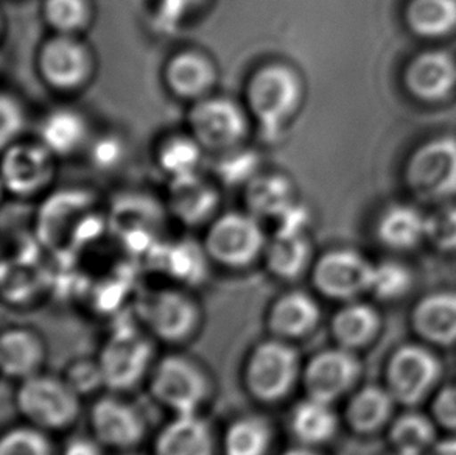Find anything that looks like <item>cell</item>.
I'll use <instances>...</instances> for the list:
<instances>
[{
	"label": "cell",
	"instance_id": "6da1fadb",
	"mask_svg": "<svg viewBox=\"0 0 456 455\" xmlns=\"http://www.w3.org/2000/svg\"><path fill=\"white\" fill-rule=\"evenodd\" d=\"M305 81L291 62L270 60L249 74L243 102L254 125L266 136L282 135L299 116L305 102Z\"/></svg>",
	"mask_w": 456,
	"mask_h": 455
},
{
	"label": "cell",
	"instance_id": "7a4b0ae2",
	"mask_svg": "<svg viewBox=\"0 0 456 455\" xmlns=\"http://www.w3.org/2000/svg\"><path fill=\"white\" fill-rule=\"evenodd\" d=\"M185 122L204 152L214 156L245 147L256 127L243 100L218 93L191 103Z\"/></svg>",
	"mask_w": 456,
	"mask_h": 455
},
{
	"label": "cell",
	"instance_id": "3957f363",
	"mask_svg": "<svg viewBox=\"0 0 456 455\" xmlns=\"http://www.w3.org/2000/svg\"><path fill=\"white\" fill-rule=\"evenodd\" d=\"M268 239L262 220L249 211H226L208 225L203 248L216 264L239 270L264 259Z\"/></svg>",
	"mask_w": 456,
	"mask_h": 455
},
{
	"label": "cell",
	"instance_id": "277c9868",
	"mask_svg": "<svg viewBox=\"0 0 456 455\" xmlns=\"http://www.w3.org/2000/svg\"><path fill=\"white\" fill-rule=\"evenodd\" d=\"M245 387L266 404L284 400L303 377V365L297 348L287 340L273 337L260 342L245 365Z\"/></svg>",
	"mask_w": 456,
	"mask_h": 455
},
{
	"label": "cell",
	"instance_id": "5b68a950",
	"mask_svg": "<svg viewBox=\"0 0 456 455\" xmlns=\"http://www.w3.org/2000/svg\"><path fill=\"white\" fill-rule=\"evenodd\" d=\"M37 75L56 93H77L93 81L97 58L83 37L50 33L37 54Z\"/></svg>",
	"mask_w": 456,
	"mask_h": 455
},
{
	"label": "cell",
	"instance_id": "8992f818",
	"mask_svg": "<svg viewBox=\"0 0 456 455\" xmlns=\"http://www.w3.org/2000/svg\"><path fill=\"white\" fill-rule=\"evenodd\" d=\"M16 406L31 426L41 431H61L80 415V394L66 379L55 376H30L20 381Z\"/></svg>",
	"mask_w": 456,
	"mask_h": 455
},
{
	"label": "cell",
	"instance_id": "52a82bcc",
	"mask_svg": "<svg viewBox=\"0 0 456 455\" xmlns=\"http://www.w3.org/2000/svg\"><path fill=\"white\" fill-rule=\"evenodd\" d=\"M154 400L175 415L200 412L212 392L209 376L191 357L172 354L159 360L150 376Z\"/></svg>",
	"mask_w": 456,
	"mask_h": 455
},
{
	"label": "cell",
	"instance_id": "ba28073f",
	"mask_svg": "<svg viewBox=\"0 0 456 455\" xmlns=\"http://www.w3.org/2000/svg\"><path fill=\"white\" fill-rule=\"evenodd\" d=\"M443 367L438 357L424 344H402L387 363V387L397 404L418 406L438 385Z\"/></svg>",
	"mask_w": 456,
	"mask_h": 455
},
{
	"label": "cell",
	"instance_id": "9c48e42d",
	"mask_svg": "<svg viewBox=\"0 0 456 455\" xmlns=\"http://www.w3.org/2000/svg\"><path fill=\"white\" fill-rule=\"evenodd\" d=\"M376 264L351 248H335L314 259L312 281L321 295L354 302L370 294Z\"/></svg>",
	"mask_w": 456,
	"mask_h": 455
},
{
	"label": "cell",
	"instance_id": "30bf717a",
	"mask_svg": "<svg viewBox=\"0 0 456 455\" xmlns=\"http://www.w3.org/2000/svg\"><path fill=\"white\" fill-rule=\"evenodd\" d=\"M410 189L424 200L456 194V137L441 136L414 152L407 166Z\"/></svg>",
	"mask_w": 456,
	"mask_h": 455
},
{
	"label": "cell",
	"instance_id": "8fae6325",
	"mask_svg": "<svg viewBox=\"0 0 456 455\" xmlns=\"http://www.w3.org/2000/svg\"><path fill=\"white\" fill-rule=\"evenodd\" d=\"M55 154L41 142H14L4 148V187L12 197H37L43 194L55 178Z\"/></svg>",
	"mask_w": 456,
	"mask_h": 455
},
{
	"label": "cell",
	"instance_id": "7c38bea8",
	"mask_svg": "<svg viewBox=\"0 0 456 455\" xmlns=\"http://www.w3.org/2000/svg\"><path fill=\"white\" fill-rule=\"evenodd\" d=\"M360 375L362 363L355 351L337 344L310 357L301 381L307 396L333 404L355 387Z\"/></svg>",
	"mask_w": 456,
	"mask_h": 455
},
{
	"label": "cell",
	"instance_id": "4fadbf2b",
	"mask_svg": "<svg viewBox=\"0 0 456 455\" xmlns=\"http://www.w3.org/2000/svg\"><path fill=\"white\" fill-rule=\"evenodd\" d=\"M153 360V346L139 334H118L100 352L99 367L103 385L114 392L136 387L147 376Z\"/></svg>",
	"mask_w": 456,
	"mask_h": 455
},
{
	"label": "cell",
	"instance_id": "5bb4252c",
	"mask_svg": "<svg viewBox=\"0 0 456 455\" xmlns=\"http://www.w3.org/2000/svg\"><path fill=\"white\" fill-rule=\"evenodd\" d=\"M220 70L204 50L184 47L173 52L162 68V81L175 99L195 103L216 93Z\"/></svg>",
	"mask_w": 456,
	"mask_h": 455
},
{
	"label": "cell",
	"instance_id": "9a60e30c",
	"mask_svg": "<svg viewBox=\"0 0 456 455\" xmlns=\"http://www.w3.org/2000/svg\"><path fill=\"white\" fill-rule=\"evenodd\" d=\"M141 315L154 337L167 343L191 339L200 327L197 302L179 290H160L141 302Z\"/></svg>",
	"mask_w": 456,
	"mask_h": 455
},
{
	"label": "cell",
	"instance_id": "2e32d148",
	"mask_svg": "<svg viewBox=\"0 0 456 455\" xmlns=\"http://www.w3.org/2000/svg\"><path fill=\"white\" fill-rule=\"evenodd\" d=\"M94 437L106 448L128 451L142 442L147 421L142 412L118 396L100 398L91 409Z\"/></svg>",
	"mask_w": 456,
	"mask_h": 455
},
{
	"label": "cell",
	"instance_id": "e0dca14e",
	"mask_svg": "<svg viewBox=\"0 0 456 455\" xmlns=\"http://www.w3.org/2000/svg\"><path fill=\"white\" fill-rule=\"evenodd\" d=\"M167 202L173 216L187 227L209 225L220 214V191L201 172L172 179Z\"/></svg>",
	"mask_w": 456,
	"mask_h": 455
},
{
	"label": "cell",
	"instance_id": "ac0fdd59",
	"mask_svg": "<svg viewBox=\"0 0 456 455\" xmlns=\"http://www.w3.org/2000/svg\"><path fill=\"white\" fill-rule=\"evenodd\" d=\"M262 261L273 277L297 281L314 267V245L304 227H279L268 239Z\"/></svg>",
	"mask_w": 456,
	"mask_h": 455
},
{
	"label": "cell",
	"instance_id": "d6986e66",
	"mask_svg": "<svg viewBox=\"0 0 456 455\" xmlns=\"http://www.w3.org/2000/svg\"><path fill=\"white\" fill-rule=\"evenodd\" d=\"M37 141L60 160L87 150L93 133L86 116L80 110L58 106L37 123Z\"/></svg>",
	"mask_w": 456,
	"mask_h": 455
},
{
	"label": "cell",
	"instance_id": "ffe728a7",
	"mask_svg": "<svg viewBox=\"0 0 456 455\" xmlns=\"http://www.w3.org/2000/svg\"><path fill=\"white\" fill-rule=\"evenodd\" d=\"M414 333L427 343L451 346L456 343V292L441 290L422 296L411 312Z\"/></svg>",
	"mask_w": 456,
	"mask_h": 455
},
{
	"label": "cell",
	"instance_id": "44dd1931",
	"mask_svg": "<svg viewBox=\"0 0 456 455\" xmlns=\"http://www.w3.org/2000/svg\"><path fill=\"white\" fill-rule=\"evenodd\" d=\"M321 309L314 296L291 290L279 296L268 310V329L278 339H304L320 325Z\"/></svg>",
	"mask_w": 456,
	"mask_h": 455
},
{
	"label": "cell",
	"instance_id": "7402d4cb",
	"mask_svg": "<svg viewBox=\"0 0 456 455\" xmlns=\"http://www.w3.org/2000/svg\"><path fill=\"white\" fill-rule=\"evenodd\" d=\"M297 186L282 172H259L245 186L247 211L257 219L289 216L297 206Z\"/></svg>",
	"mask_w": 456,
	"mask_h": 455
},
{
	"label": "cell",
	"instance_id": "603a6c76",
	"mask_svg": "<svg viewBox=\"0 0 456 455\" xmlns=\"http://www.w3.org/2000/svg\"><path fill=\"white\" fill-rule=\"evenodd\" d=\"M216 437L200 413L175 415L158 434L153 455H214Z\"/></svg>",
	"mask_w": 456,
	"mask_h": 455
},
{
	"label": "cell",
	"instance_id": "cb8c5ba5",
	"mask_svg": "<svg viewBox=\"0 0 456 455\" xmlns=\"http://www.w3.org/2000/svg\"><path fill=\"white\" fill-rule=\"evenodd\" d=\"M407 87L422 100L444 99L456 85V62L444 50H430L414 58L405 75Z\"/></svg>",
	"mask_w": 456,
	"mask_h": 455
},
{
	"label": "cell",
	"instance_id": "d4e9b609",
	"mask_svg": "<svg viewBox=\"0 0 456 455\" xmlns=\"http://www.w3.org/2000/svg\"><path fill=\"white\" fill-rule=\"evenodd\" d=\"M395 404L397 401L387 385H364L347 402L346 423L358 435L376 434L393 421Z\"/></svg>",
	"mask_w": 456,
	"mask_h": 455
},
{
	"label": "cell",
	"instance_id": "484cf974",
	"mask_svg": "<svg viewBox=\"0 0 456 455\" xmlns=\"http://www.w3.org/2000/svg\"><path fill=\"white\" fill-rule=\"evenodd\" d=\"M45 359L43 340L30 329L12 327L2 334L0 367L4 375L24 381L39 373Z\"/></svg>",
	"mask_w": 456,
	"mask_h": 455
},
{
	"label": "cell",
	"instance_id": "4316f807",
	"mask_svg": "<svg viewBox=\"0 0 456 455\" xmlns=\"http://www.w3.org/2000/svg\"><path fill=\"white\" fill-rule=\"evenodd\" d=\"M382 327V318L368 302H346L330 321L332 337L338 346L346 350H362L376 339Z\"/></svg>",
	"mask_w": 456,
	"mask_h": 455
},
{
	"label": "cell",
	"instance_id": "83f0119b",
	"mask_svg": "<svg viewBox=\"0 0 456 455\" xmlns=\"http://www.w3.org/2000/svg\"><path fill=\"white\" fill-rule=\"evenodd\" d=\"M290 427L299 444L318 448L337 435L338 415L333 404L307 396L291 410Z\"/></svg>",
	"mask_w": 456,
	"mask_h": 455
},
{
	"label": "cell",
	"instance_id": "f1b7e54d",
	"mask_svg": "<svg viewBox=\"0 0 456 455\" xmlns=\"http://www.w3.org/2000/svg\"><path fill=\"white\" fill-rule=\"evenodd\" d=\"M377 237L393 250H411L427 239V217L413 206H391L379 220Z\"/></svg>",
	"mask_w": 456,
	"mask_h": 455
},
{
	"label": "cell",
	"instance_id": "f546056e",
	"mask_svg": "<svg viewBox=\"0 0 456 455\" xmlns=\"http://www.w3.org/2000/svg\"><path fill=\"white\" fill-rule=\"evenodd\" d=\"M206 156L208 153L204 148L187 129L183 133L167 136L156 150L158 166L160 172L167 175L168 181L201 172Z\"/></svg>",
	"mask_w": 456,
	"mask_h": 455
},
{
	"label": "cell",
	"instance_id": "4dcf8cb0",
	"mask_svg": "<svg viewBox=\"0 0 456 455\" xmlns=\"http://www.w3.org/2000/svg\"><path fill=\"white\" fill-rule=\"evenodd\" d=\"M274 432L268 419L259 415H247L235 419L224 434V455H268Z\"/></svg>",
	"mask_w": 456,
	"mask_h": 455
},
{
	"label": "cell",
	"instance_id": "1f68e13d",
	"mask_svg": "<svg viewBox=\"0 0 456 455\" xmlns=\"http://www.w3.org/2000/svg\"><path fill=\"white\" fill-rule=\"evenodd\" d=\"M436 421L416 410H407L389 423V443L399 452L428 454L436 437Z\"/></svg>",
	"mask_w": 456,
	"mask_h": 455
},
{
	"label": "cell",
	"instance_id": "d6a6232c",
	"mask_svg": "<svg viewBox=\"0 0 456 455\" xmlns=\"http://www.w3.org/2000/svg\"><path fill=\"white\" fill-rule=\"evenodd\" d=\"M41 16L52 33L83 37L93 25V0H43Z\"/></svg>",
	"mask_w": 456,
	"mask_h": 455
},
{
	"label": "cell",
	"instance_id": "836d02e7",
	"mask_svg": "<svg viewBox=\"0 0 456 455\" xmlns=\"http://www.w3.org/2000/svg\"><path fill=\"white\" fill-rule=\"evenodd\" d=\"M410 29L419 37H443L456 27V0H413L407 10Z\"/></svg>",
	"mask_w": 456,
	"mask_h": 455
},
{
	"label": "cell",
	"instance_id": "e575fe53",
	"mask_svg": "<svg viewBox=\"0 0 456 455\" xmlns=\"http://www.w3.org/2000/svg\"><path fill=\"white\" fill-rule=\"evenodd\" d=\"M413 285V275L405 265L395 261L376 264L370 294L383 302H397L407 295Z\"/></svg>",
	"mask_w": 456,
	"mask_h": 455
},
{
	"label": "cell",
	"instance_id": "d590c367",
	"mask_svg": "<svg viewBox=\"0 0 456 455\" xmlns=\"http://www.w3.org/2000/svg\"><path fill=\"white\" fill-rule=\"evenodd\" d=\"M0 455H53L45 434L35 426L14 427L0 442Z\"/></svg>",
	"mask_w": 456,
	"mask_h": 455
},
{
	"label": "cell",
	"instance_id": "8d00e7d4",
	"mask_svg": "<svg viewBox=\"0 0 456 455\" xmlns=\"http://www.w3.org/2000/svg\"><path fill=\"white\" fill-rule=\"evenodd\" d=\"M28 123L22 102L14 94L4 93L0 97V141L2 148L20 141Z\"/></svg>",
	"mask_w": 456,
	"mask_h": 455
},
{
	"label": "cell",
	"instance_id": "74e56055",
	"mask_svg": "<svg viewBox=\"0 0 456 455\" xmlns=\"http://www.w3.org/2000/svg\"><path fill=\"white\" fill-rule=\"evenodd\" d=\"M427 239L441 252L456 250V206L427 217Z\"/></svg>",
	"mask_w": 456,
	"mask_h": 455
},
{
	"label": "cell",
	"instance_id": "f35d334b",
	"mask_svg": "<svg viewBox=\"0 0 456 455\" xmlns=\"http://www.w3.org/2000/svg\"><path fill=\"white\" fill-rule=\"evenodd\" d=\"M91 160L99 169H114L122 162L125 156L124 142L112 135H106L99 139H94L87 147Z\"/></svg>",
	"mask_w": 456,
	"mask_h": 455
},
{
	"label": "cell",
	"instance_id": "ab89813d",
	"mask_svg": "<svg viewBox=\"0 0 456 455\" xmlns=\"http://www.w3.org/2000/svg\"><path fill=\"white\" fill-rule=\"evenodd\" d=\"M432 417L436 425L456 432V384L441 388L432 404Z\"/></svg>",
	"mask_w": 456,
	"mask_h": 455
},
{
	"label": "cell",
	"instance_id": "60d3db41",
	"mask_svg": "<svg viewBox=\"0 0 456 455\" xmlns=\"http://www.w3.org/2000/svg\"><path fill=\"white\" fill-rule=\"evenodd\" d=\"M66 381L75 388V392L78 394L93 392L97 385H103L99 362L75 363L70 375H69V379Z\"/></svg>",
	"mask_w": 456,
	"mask_h": 455
},
{
	"label": "cell",
	"instance_id": "b9f144b4",
	"mask_svg": "<svg viewBox=\"0 0 456 455\" xmlns=\"http://www.w3.org/2000/svg\"><path fill=\"white\" fill-rule=\"evenodd\" d=\"M204 0H159V12L164 18L179 22L187 18L191 12H195Z\"/></svg>",
	"mask_w": 456,
	"mask_h": 455
},
{
	"label": "cell",
	"instance_id": "7bdbcfd3",
	"mask_svg": "<svg viewBox=\"0 0 456 455\" xmlns=\"http://www.w3.org/2000/svg\"><path fill=\"white\" fill-rule=\"evenodd\" d=\"M62 455H105L103 444L97 438L77 437L66 444V450Z\"/></svg>",
	"mask_w": 456,
	"mask_h": 455
},
{
	"label": "cell",
	"instance_id": "ee69618b",
	"mask_svg": "<svg viewBox=\"0 0 456 455\" xmlns=\"http://www.w3.org/2000/svg\"><path fill=\"white\" fill-rule=\"evenodd\" d=\"M427 455H456V435L438 440Z\"/></svg>",
	"mask_w": 456,
	"mask_h": 455
},
{
	"label": "cell",
	"instance_id": "f6af8a7d",
	"mask_svg": "<svg viewBox=\"0 0 456 455\" xmlns=\"http://www.w3.org/2000/svg\"><path fill=\"white\" fill-rule=\"evenodd\" d=\"M282 455H322L316 451V448H308V446H303V444H299L297 448H293V450L285 451Z\"/></svg>",
	"mask_w": 456,
	"mask_h": 455
},
{
	"label": "cell",
	"instance_id": "bcb514c9",
	"mask_svg": "<svg viewBox=\"0 0 456 455\" xmlns=\"http://www.w3.org/2000/svg\"><path fill=\"white\" fill-rule=\"evenodd\" d=\"M395 455H427V454H413V452H399V451H395Z\"/></svg>",
	"mask_w": 456,
	"mask_h": 455
},
{
	"label": "cell",
	"instance_id": "7dc6e473",
	"mask_svg": "<svg viewBox=\"0 0 456 455\" xmlns=\"http://www.w3.org/2000/svg\"><path fill=\"white\" fill-rule=\"evenodd\" d=\"M124 455H141V454H131V452H128V454H124Z\"/></svg>",
	"mask_w": 456,
	"mask_h": 455
}]
</instances>
